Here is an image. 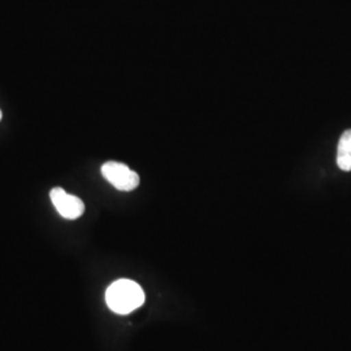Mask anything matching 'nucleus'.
Instances as JSON below:
<instances>
[{
	"mask_svg": "<svg viewBox=\"0 0 351 351\" xmlns=\"http://www.w3.org/2000/svg\"><path fill=\"white\" fill-rule=\"evenodd\" d=\"M106 302L113 313L128 315L145 303V293L137 282L121 278L108 287L106 291Z\"/></svg>",
	"mask_w": 351,
	"mask_h": 351,
	"instance_id": "f257e3e1",
	"label": "nucleus"
},
{
	"mask_svg": "<svg viewBox=\"0 0 351 351\" xmlns=\"http://www.w3.org/2000/svg\"><path fill=\"white\" fill-rule=\"evenodd\" d=\"M101 175L120 191H132L138 188L139 176L125 164L107 162L101 165Z\"/></svg>",
	"mask_w": 351,
	"mask_h": 351,
	"instance_id": "f03ea898",
	"label": "nucleus"
},
{
	"mask_svg": "<svg viewBox=\"0 0 351 351\" xmlns=\"http://www.w3.org/2000/svg\"><path fill=\"white\" fill-rule=\"evenodd\" d=\"M50 198L56 211L68 220H75L85 213V204L78 197L68 194L64 189L55 188L51 190Z\"/></svg>",
	"mask_w": 351,
	"mask_h": 351,
	"instance_id": "7ed1b4c3",
	"label": "nucleus"
},
{
	"mask_svg": "<svg viewBox=\"0 0 351 351\" xmlns=\"http://www.w3.org/2000/svg\"><path fill=\"white\" fill-rule=\"evenodd\" d=\"M337 164L345 172L351 171V129L345 130L341 136L337 149Z\"/></svg>",
	"mask_w": 351,
	"mask_h": 351,
	"instance_id": "20e7f679",
	"label": "nucleus"
},
{
	"mask_svg": "<svg viewBox=\"0 0 351 351\" xmlns=\"http://www.w3.org/2000/svg\"><path fill=\"white\" fill-rule=\"evenodd\" d=\"M0 120H1V111H0Z\"/></svg>",
	"mask_w": 351,
	"mask_h": 351,
	"instance_id": "39448f33",
	"label": "nucleus"
}]
</instances>
